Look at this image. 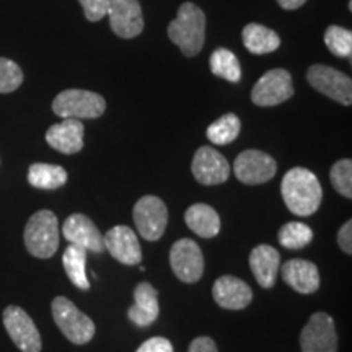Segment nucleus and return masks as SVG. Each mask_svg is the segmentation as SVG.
I'll return each instance as SVG.
<instances>
[{
  "label": "nucleus",
  "mask_w": 352,
  "mask_h": 352,
  "mask_svg": "<svg viewBox=\"0 0 352 352\" xmlns=\"http://www.w3.org/2000/svg\"><path fill=\"white\" fill-rule=\"evenodd\" d=\"M135 352H173V344L165 338L155 336L145 341Z\"/></svg>",
  "instance_id": "473e14b6"
},
{
  "label": "nucleus",
  "mask_w": 352,
  "mask_h": 352,
  "mask_svg": "<svg viewBox=\"0 0 352 352\" xmlns=\"http://www.w3.org/2000/svg\"><path fill=\"white\" fill-rule=\"evenodd\" d=\"M158 292L152 284L140 283L134 289V305L129 308L127 316L138 327H148L158 318Z\"/></svg>",
  "instance_id": "aec40b11"
},
{
  "label": "nucleus",
  "mask_w": 352,
  "mask_h": 352,
  "mask_svg": "<svg viewBox=\"0 0 352 352\" xmlns=\"http://www.w3.org/2000/svg\"><path fill=\"white\" fill-rule=\"evenodd\" d=\"M305 2L307 0H277V3H279L284 10H296V8H300Z\"/></svg>",
  "instance_id": "c9c22d12"
},
{
  "label": "nucleus",
  "mask_w": 352,
  "mask_h": 352,
  "mask_svg": "<svg viewBox=\"0 0 352 352\" xmlns=\"http://www.w3.org/2000/svg\"><path fill=\"white\" fill-rule=\"evenodd\" d=\"M170 264L176 277L188 284L197 283L204 272V258L199 245L189 239L178 240L171 246Z\"/></svg>",
  "instance_id": "9b49d317"
},
{
  "label": "nucleus",
  "mask_w": 352,
  "mask_h": 352,
  "mask_svg": "<svg viewBox=\"0 0 352 352\" xmlns=\"http://www.w3.org/2000/svg\"><path fill=\"white\" fill-rule=\"evenodd\" d=\"M241 129V122L239 116L233 113L223 114L217 121L208 127V138L212 144L227 145L239 138Z\"/></svg>",
  "instance_id": "bb28decb"
},
{
  "label": "nucleus",
  "mask_w": 352,
  "mask_h": 352,
  "mask_svg": "<svg viewBox=\"0 0 352 352\" xmlns=\"http://www.w3.org/2000/svg\"><path fill=\"white\" fill-rule=\"evenodd\" d=\"M236 178L245 184H263L276 176L277 164L267 153L261 151H245L233 164Z\"/></svg>",
  "instance_id": "f8f14e48"
},
{
  "label": "nucleus",
  "mask_w": 352,
  "mask_h": 352,
  "mask_svg": "<svg viewBox=\"0 0 352 352\" xmlns=\"http://www.w3.org/2000/svg\"><path fill=\"white\" fill-rule=\"evenodd\" d=\"M63 235L70 245L87 250V252L101 253L104 250L103 233L98 230L94 220L83 214H72L63 226Z\"/></svg>",
  "instance_id": "4468645a"
},
{
  "label": "nucleus",
  "mask_w": 352,
  "mask_h": 352,
  "mask_svg": "<svg viewBox=\"0 0 352 352\" xmlns=\"http://www.w3.org/2000/svg\"><path fill=\"white\" fill-rule=\"evenodd\" d=\"M302 352H338V334L334 320L324 311L310 316L300 334Z\"/></svg>",
  "instance_id": "9d476101"
},
{
  "label": "nucleus",
  "mask_w": 352,
  "mask_h": 352,
  "mask_svg": "<svg viewBox=\"0 0 352 352\" xmlns=\"http://www.w3.org/2000/svg\"><path fill=\"white\" fill-rule=\"evenodd\" d=\"M214 300L227 310H243L252 303V287L235 276H222L214 283Z\"/></svg>",
  "instance_id": "f3484780"
},
{
  "label": "nucleus",
  "mask_w": 352,
  "mask_h": 352,
  "mask_svg": "<svg viewBox=\"0 0 352 352\" xmlns=\"http://www.w3.org/2000/svg\"><path fill=\"white\" fill-rule=\"evenodd\" d=\"M284 283L298 294H314L320 287V271L307 259H289L283 264Z\"/></svg>",
  "instance_id": "a211bd4d"
},
{
  "label": "nucleus",
  "mask_w": 352,
  "mask_h": 352,
  "mask_svg": "<svg viewBox=\"0 0 352 352\" xmlns=\"http://www.w3.org/2000/svg\"><path fill=\"white\" fill-rule=\"evenodd\" d=\"M279 243L287 250H300L314 240V230L302 222H287L279 230Z\"/></svg>",
  "instance_id": "cd10ccee"
},
{
  "label": "nucleus",
  "mask_w": 352,
  "mask_h": 352,
  "mask_svg": "<svg viewBox=\"0 0 352 352\" xmlns=\"http://www.w3.org/2000/svg\"><path fill=\"white\" fill-rule=\"evenodd\" d=\"M52 318L60 331L74 344H87L95 334V323L90 316L74 305L69 298L56 297L51 305Z\"/></svg>",
  "instance_id": "39448f33"
},
{
  "label": "nucleus",
  "mask_w": 352,
  "mask_h": 352,
  "mask_svg": "<svg viewBox=\"0 0 352 352\" xmlns=\"http://www.w3.org/2000/svg\"><path fill=\"white\" fill-rule=\"evenodd\" d=\"M184 222L196 235L202 239H212L220 232V217L214 208L208 204L191 206L184 214Z\"/></svg>",
  "instance_id": "4be33fe9"
},
{
  "label": "nucleus",
  "mask_w": 352,
  "mask_h": 352,
  "mask_svg": "<svg viewBox=\"0 0 352 352\" xmlns=\"http://www.w3.org/2000/svg\"><path fill=\"white\" fill-rule=\"evenodd\" d=\"M46 142L65 155H72L83 147V124L78 120H64L51 126L46 132Z\"/></svg>",
  "instance_id": "6ab92c4d"
},
{
  "label": "nucleus",
  "mask_w": 352,
  "mask_h": 352,
  "mask_svg": "<svg viewBox=\"0 0 352 352\" xmlns=\"http://www.w3.org/2000/svg\"><path fill=\"white\" fill-rule=\"evenodd\" d=\"M28 183L38 189H57L67 183V171L59 165L33 164L28 170Z\"/></svg>",
  "instance_id": "393cba45"
},
{
  "label": "nucleus",
  "mask_w": 352,
  "mask_h": 352,
  "mask_svg": "<svg viewBox=\"0 0 352 352\" xmlns=\"http://www.w3.org/2000/svg\"><path fill=\"white\" fill-rule=\"evenodd\" d=\"M23 83L20 65L10 59L0 57V94H12Z\"/></svg>",
  "instance_id": "7c9ffc66"
},
{
  "label": "nucleus",
  "mask_w": 352,
  "mask_h": 352,
  "mask_svg": "<svg viewBox=\"0 0 352 352\" xmlns=\"http://www.w3.org/2000/svg\"><path fill=\"white\" fill-rule=\"evenodd\" d=\"M192 175L201 184L206 186H214V184H222L228 179L230 175V166L222 153L212 147H201L192 158L191 165Z\"/></svg>",
  "instance_id": "2eb2a0df"
},
{
  "label": "nucleus",
  "mask_w": 352,
  "mask_h": 352,
  "mask_svg": "<svg viewBox=\"0 0 352 352\" xmlns=\"http://www.w3.org/2000/svg\"><path fill=\"white\" fill-rule=\"evenodd\" d=\"M63 264L70 283L82 290L90 289L87 277V250L69 245L63 254Z\"/></svg>",
  "instance_id": "b1692460"
},
{
  "label": "nucleus",
  "mask_w": 352,
  "mask_h": 352,
  "mask_svg": "<svg viewBox=\"0 0 352 352\" xmlns=\"http://www.w3.org/2000/svg\"><path fill=\"white\" fill-rule=\"evenodd\" d=\"M134 222L138 232L145 240L155 241L165 233L168 210L157 196H144L134 206Z\"/></svg>",
  "instance_id": "6e6552de"
},
{
  "label": "nucleus",
  "mask_w": 352,
  "mask_h": 352,
  "mask_svg": "<svg viewBox=\"0 0 352 352\" xmlns=\"http://www.w3.org/2000/svg\"><path fill=\"white\" fill-rule=\"evenodd\" d=\"M307 80L320 94L344 104V107H351L352 80L346 74L333 67H328V65L316 64L308 69Z\"/></svg>",
  "instance_id": "423d86ee"
},
{
  "label": "nucleus",
  "mask_w": 352,
  "mask_h": 352,
  "mask_svg": "<svg viewBox=\"0 0 352 352\" xmlns=\"http://www.w3.org/2000/svg\"><path fill=\"white\" fill-rule=\"evenodd\" d=\"M279 266L280 254L270 245H258L250 254V267L258 284L264 289H271L276 284Z\"/></svg>",
  "instance_id": "412c9836"
},
{
  "label": "nucleus",
  "mask_w": 352,
  "mask_h": 352,
  "mask_svg": "<svg viewBox=\"0 0 352 352\" xmlns=\"http://www.w3.org/2000/svg\"><path fill=\"white\" fill-rule=\"evenodd\" d=\"M294 96L292 77L285 69H272L256 82L252 101L256 107H277Z\"/></svg>",
  "instance_id": "1a4fd4ad"
},
{
  "label": "nucleus",
  "mask_w": 352,
  "mask_h": 352,
  "mask_svg": "<svg viewBox=\"0 0 352 352\" xmlns=\"http://www.w3.org/2000/svg\"><path fill=\"white\" fill-rule=\"evenodd\" d=\"M210 72L215 77L226 78V80L236 83L241 78V67L239 57L226 47H219L210 56Z\"/></svg>",
  "instance_id": "a878e982"
},
{
  "label": "nucleus",
  "mask_w": 352,
  "mask_h": 352,
  "mask_svg": "<svg viewBox=\"0 0 352 352\" xmlns=\"http://www.w3.org/2000/svg\"><path fill=\"white\" fill-rule=\"evenodd\" d=\"M85 13L87 20L90 21H100L107 15L109 0H78Z\"/></svg>",
  "instance_id": "2f4dec72"
},
{
  "label": "nucleus",
  "mask_w": 352,
  "mask_h": 352,
  "mask_svg": "<svg viewBox=\"0 0 352 352\" xmlns=\"http://www.w3.org/2000/svg\"><path fill=\"white\" fill-rule=\"evenodd\" d=\"M104 250L122 264L135 266L142 261V250L135 232L127 226H116L103 235Z\"/></svg>",
  "instance_id": "dca6fc26"
},
{
  "label": "nucleus",
  "mask_w": 352,
  "mask_h": 352,
  "mask_svg": "<svg viewBox=\"0 0 352 352\" xmlns=\"http://www.w3.org/2000/svg\"><path fill=\"white\" fill-rule=\"evenodd\" d=\"M331 183L334 189L340 192L341 196L351 199L352 197V162L349 158L336 162L331 168Z\"/></svg>",
  "instance_id": "c756f323"
},
{
  "label": "nucleus",
  "mask_w": 352,
  "mask_h": 352,
  "mask_svg": "<svg viewBox=\"0 0 352 352\" xmlns=\"http://www.w3.org/2000/svg\"><path fill=\"white\" fill-rule=\"evenodd\" d=\"M338 243H340L341 250L346 254L352 253V222L351 220H347L344 226L340 228V233H338Z\"/></svg>",
  "instance_id": "72a5a7b5"
},
{
  "label": "nucleus",
  "mask_w": 352,
  "mask_h": 352,
  "mask_svg": "<svg viewBox=\"0 0 352 352\" xmlns=\"http://www.w3.org/2000/svg\"><path fill=\"white\" fill-rule=\"evenodd\" d=\"M324 43L334 56L351 57L352 54V33L349 30L331 25L324 33Z\"/></svg>",
  "instance_id": "c85d7f7f"
},
{
  "label": "nucleus",
  "mask_w": 352,
  "mask_h": 352,
  "mask_svg": "<svg viewBox=\"0 0 352 352\" xmlns=\"http://www.w3.org/2000/svg\"><path fill=\"white\" fill-rule=\"evenodd\" d=\"M107 15L111 30L120 38L131 39L142 33L144 16L138 0H109Z\"/></svg>",
  "instance_id": "ddd939ff"
},
{
  "label": "nucleus",
  "mask_w": 352,
  "mask_h": 352,
  "mask_svg": "<svg viewBox=\"0 0 352 352\" xmlns=\"http://www.w3.org/2000/svg\"><path fill=\"white\" fill-rule=\"evenodd\" d=\"M243 43L252 54H270L280 46V38L276 32L259 23H250L243 28Z\"/></svg>",
  "instance_id": "5701e85b"
},
{
  "label": "nucleus",
  "mask_w": 352,
  "mask_h": 352,
  "mask_svg": "<svg viewBox=\"0 0 352 352\" xmlns=\"http://www.w3.org/2000/svg\"><path fill=\"white\" fill-rule=\"evenodd\" d=\"M25 246L34 258L47 259L59 248V222L51 210H38L25 227Z\"/></svg>",
  "instance_id": "7ed1b4c3"
},
{
  "label": "nucleus",
  "mask_w": 352,
  "mask_h": 352,
  "mask_svg": "<svg viewBox=\"0 0 352 352\" xmlns=\"http://www.w3.org/2000/svg\"><path fill=\"white\" fill-rule=\"evenodd\" d=\"M2 318L8 336L21 352H41V334L23 308L7 307Z\"/></svg>",
  "instance_id": "0eeeda50"
},
{
  "label": "nucleus",
  "mask_w": 352,
  "mask_h": 352,
  "mask_svg": "<svg viewBox=\"0 0 352 352\" xmlns=\"http://www.w3.org/2000/svg\"><path fill=\"white\" fill-rule=\"evenodd\" d=\"M168 36L186 57L199 54L206 38L204 12L191 2L183 3L176 19L168 25Z\"/></svg>",
  "instance_id": "f03ea898"
},
{
  "label": "nucleus",
  "mask_w": 352,
  "mask_h": 352,
  "mask_svg": "<svg viewBox=\"0 0 352 352\" xmlns=\"http://www.w3.org/2000/svg\"><path fill=\"white\" fill-rule=\"evenodd\" d=\"M280 192L287 209L298 217L315 214L323 197V189L316 175L302 166L289 170L284 175Z\"/></svg>",
  "instance_id": "f257e3e1"
},
{
  "label": "nucleus",
  "mask_w": 352,
  "mask_h": 352,
  "mask_svg": "<svg viewBox=\"0 0 352 352\" xmlns=\"http://www.w3.org/2000/svg\"><path fill=\"white\" fill-rule=\"evenodd\" d=\"M188 352H217V346L209 336H199L189 344Z\"/></svg>",
  "instance_id": "f704fd0d"
},
{
  "label": "nucleus",
  "mask_w": 352,
  "mask_h": 352,
  "mask_svg": "<svg viewBox=\"0 0 352 352\" xmlns=\"http://www.w3.org/2000/svg\"><path fill=\"white\" fill-rule=\"evenodd\" d=\"M107 109V101L98 94L88 90L60 91L52 101V111L64 120H95L100 118Z\"/></svg>",
  "instance_id": "20e7f679"
}]
</instances>
